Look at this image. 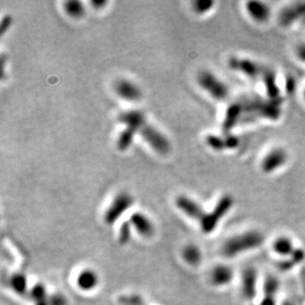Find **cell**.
I'll use <instances>...</instances> for the list:
<instances>
[{"mask_svg":"<svg viewBox=\"0 0 305 305\" xmlns=\"http://www.w3.org/2000/svg\"><path fill=\"white\" fill-rule=\"evenodd\" d=\"M282 115L281 101L263 99L257 96H248L236 100L229 105L222 129L224 134H229L236 125L255 122L259 119L276 121Z\"/></svg>","mask_w":305,"mask_h":305,"instance_id":"6da1fadb","label":"cell"},{"mask_svg":"<svg viewBox=\"0 0 305 305\" xmlns=\"http://www.w3.org/2000/svg\"><path fill=\"white\" fill-rule=\"evenodd\" d=\"M228 66L232 70L241 72L249 78L262 80L269 99L279 100L281 91L276 83V74L273 68L250 59L235 57L229 60Z\"/></svg>","mask_w":305,"mask_h":305,"instance_id":"7a4b0ae2","label":"cell"},{"mask_svg":"<svg viewBox=\"0 0 305 305\" xmlns=\"http://www.w3.org/2000/svg\"><path fill=\"white\" fill-rule=\"evenodd\" d=\"M264 237L257 231H249L228 239L222 247V254L225 257H234L242 252L255 249L263 243Z\"/></svg>","mask_w":305,"mask_h":305,"instance_id":"3957f363","label":"cell"},{"mask_svg":"<svg viewBox=\"0 0 305 305\" xmlns=\"http://www.w3.org/2000/svg\"><path fill=\"white\" fill-rule=\"evenodd\" d=\"M198 82L204 90L208 92L216 100L222 101L225 100L229 96L228 86L209 70H204L199 72Z\"/></svg>","mask_w":305,"mask_h":305,"instance_id":"277c9868","label":"cell"},{"mask_svg":"<svg viewBox=\"0 0 305 305\" xmlns=\"http://www.w3.org/2000/svg\"><path fill=\"white\" fill-rule=\"evenodd\" d=\"M233 206V198L231 196L226 195L218 200L214 211L206 214L202 219L199 221L201 230L205 233H211L216 227L219 220L228 213L229 210Z\"/></svg>","mask_w":305,"mask_h":305,"instance_id":"5b68a950","label":"cell"},{"mask_svg":"<svg viewBox=\"0 0 305 305\" xmlns=\"http://www.w3.org/2000/svg\"><path fill=\"white\" fill-rule=\"evenodd\" d=\"M143 139L159 154H166L170 150V143L159 131L145 122L138 132Z\"/></svg>","mask_w":305,"mask_h":305,"instance_id":"8992f818","label":"cell"},{"mask_svg":"<svg viewBox=\"0 0 305 305\" xmlns=\"http://www.w3.org/2000/svg\"><path fill=\"white\" fill-rule=\"evenodd\" d=\"M278 22L285 28L290 27L296 22L305 25V1L293 2L284 7L279 12Z\"/></svg>","mask_w":305,"mask_h":305,"instance_id":"52a82bcc","label":"cell"},{"mask_svg":"<svg viewBox=\"0 0 305 305\" xmlns=\"http://www.w3.org/2000/svg\"><path fill=\"white\" fill-rule=\"evenodd\" d=\"M289 160V154L286 149L276 147L268 153L262 160L261 168L265 173H273L285 166Z\"/></svg>","mask_w":305,"mask_h":305,"instance_id":"ba28073f","label":"cell"},{"mask_svg":"<svg viewBox=\"0 0 305 305\" xmlns=\"http://www.w3.org/2000/svg\"><path fill=\"white\" fill-rule=\"evenodd\" d=\"M133 204V198L125 193L119 194L105 214V221L108 224H113Z\"/></svg>","mask_w":305,"mask_h":305,"instance_id":"9c48e42d","label":"cell"},{"mask_svg":"<svg viewBox=\"0 0 305 305\" xmlns=\"http://www.w3.org/2000/svg\"><path fill=\"white\" fill-rule=\"evenodd\" d=\"M207 144L215 151H222L224 149H234L239 146L240 139L230 134H225L224 137L210 135L207 138Z\"/></svg>","mask_w":305,"mask_h":305,"instance_id":"30bf717a","label":"cell"},{"mask_svg":"<svg viewBox=\"0 0 305 305\" xmlns=\"http://www.w3.org/2000/svg\"><path fill=\"white\" fill-rule=\"evenodd\" d=\"M176 205L188 216L195 218V219H198L199 221L207 214L202 211V209L198 206L196 201H194L193 199H191L186 196H179L176 199Z\"/></svg>","mask_w":305,"mask_h":305,"instance_id":"8fae6325","label":"cell"},{"mask_svg":"<svg viewBox=\"0 0 305 305\" xmlns=\"http://www.w3.org/2000/svg\"><path fill=\"white\" fill-rule=\"evenodd\" d=\"M118 121L126 124L129 129L134 130L136 133L139 132L143 124L146 122L143 113L138 110L123 112L118 117Z\"/></svg>","mask_w":305,"mask_h":305,"instance_id":"7c38bea8","label":"cell"},{"mask_svg":"<svg viewBox=\"0 0 305 305\" xmlns=\"http://www.w3.org/2000/svg\"><path fill=\"white\" fill-rule=\"evenodd\" d=\"M246 9L252 19L257 22H266L271 16L270 7L261 1H249L246 4Z\"/></svg>","mask_w":305,"mask_h":305,"instance_id":"4fadbf2b","label":"cell"},{"mask_svg":"<svg viewBox=\"0 0 305 305\" xmlns=\"http://www.w3.org/2000/svg\"><path fill=\"white\" fill-rule=\"evenodd\" d=\"M117 94L124 100L136 101L141 97V92L138 86L128 80H120L115 85Z\"/></svg>","mask_w":305,"mask_h":305,"instance_id":"5bb4252c","label":"cell"},{"mask_svg":"<svg viewBox=\"0 0 305 305\" xmlns=\"http://www.w3.org/2000/svg\"><path fill=\"white\" fill-rule=\"evenodd\" d=\"M257 274L254 269H246L242 275V293L246 298L250 299L256 294Z\"/></svg>","mask_w":305,"mask_h":305,"instance_id":"9a60e30c","label":"cell"},{"mask_svg":"<svg viewBox=\"0 0 305 305\" xmlns=\"http://www.w3.org/2000/svg\"><path fill=\"white\" fill-rule=\"evenodd\" d=\"M131 222L136 227L140 235L145 237H150L154 232L152 222L140 213H136L131 216Z\"/></svg>","mask_w":305,"mask_h":305,"instance_id":"2e32d148","label":"cell"},{"mask_svg":"<svg viewBox=\"0 0 305 305\" xmlns=\"http://www.w3.org/2000/svg\"><path fill=\"white\" fill-rule=\"evenodd\" d=\"M233 277V272L231 268L224 265L216 266L211 274L212 283L215 286H224L231 282Z\"/></svg>","mask_w":305,"mask_h":305,"instance_id":"e0dca14e","label":"cell"},{"mask_svg":"<svg viewBox=\"0 0 305 305\" xmlns=\"http://www.w3.org/2000/svg\"><path fill=\"white\" fill-rule=\"evenodd\" d=\"M98 284V276L90 270L83 271L77 277V286L83 290H91Z\"/></svg>","mask_w":305,"mask_h":305,"instance_id":"ac0fdd59","label":"cell"},{"mask_svg":"<svg viewBox=\"0 0 305 305\" xmlns=\"http://www.w3.org/2000/svg\"><path fill=\"white\" fill-rule=\"evenodd\" d=\"M183 257L188 264L196 266L201 260V253L197 246L189 245L184 249Z\"/></svg>","mask_w":305,"mask_h":305,"instance_id":"d6986e66","label":"cell"},{"mask_svg":"<svg viewBox=\"0 0 305 305\" xmlns=\"http://www.w3.org/2000/svg\"><path fill=\"white\" fill-rule=\"evenodd\" d=\"M65 12L73 18H79L84 14V6L82 2L77 1V0H69L64 2L63 4Z\"/></svg>","mask_w":305,"mask_h":305,"instance_id":"ffe728a7","label":"cell"},{"mask_svg":"<svg viewBox=\"0 0 305 305\" xmlns=\"http://www.w3.org/2000/svg\"><path fill=\"white\" fill-rule=\"evenodd\" d=\"M9 286L18 294H25L27 292V278L25 275L16 274L10 277Z\"/></svg>","mask_w":305,"mask_h":305,"instance_id":"44dd1931","label":"cell"},{"mask_svg":"<svg viewBox=\"0 0 305 305\" xmlns=\"http://www.w3.org/2000/svg\"><path fill=\"white\" fill-rule=\"evenodd\" d=\"M135 134H136V132L134 130L126 128L123 132L121 133V135L118 138L117 147L121 151H124L125 149H128L130 147V145L132 144V142H133Z\"/></svg>","mask_w":305,"mask_h":305,"instance_id":"7402d4cb","label":"cell"},{"mask_svg":"<svg viewBox=\"0 0 305 305\" xmlns=\"http://www.w3.org/2000/svg\"><path fill=\"white\" fill-rule=\"evenodd\" d=\"M273 247L275 252L281 255H289L293 250L291 241L287 237H281L276 239L274 242Z\"/></svg>","mask_w":305,"mask_h":305,"instance_id":"603a6c76","label":"cell"},{"mask_svg":"<svg viewBox=\"0 0 305 305\" xmlns=\"http://www.w3.org/2000/svg\"><path fill=\"white\" fill-rule=\"evenodd\" d=\"M214 2L212 0H196L193 2V8L198 14H204L212 9Z\"/></svg>","mask_w":305,"mask_h":305,"instance_id":"cb8c5ba5","label":"cell"},{"mask_svg":"<svg viewBox=\"0 0 305 305\" xmlns=\"http://www.w3.org/2000/svg\"><path fill=\"white\" fill-rule=\"evenodd\" d=\"M277 289H278L277 279L275 278L274 276L267 277V279L265 282V288H264L266 296L274 297L275 292L277 291Z\"/></svg>","mask_w":305,"mask_h":305,"instance_id":"d4e9b609","label":"cell"},{"mask_svg":"<svg viewBox=\"0 0 305 305\" xmlns=\"http://www.w3.org/2000/svg\"><path fill=\"white\" fill-rule=\"evenodd\" d=\"M31 298H33L36 303L39 302V301H43V300H46V289L43 285L41 284H38L36 285L30 292Z\"/></svg>","mask_w":305,"mask_h":305,"instance_id":"484cf974","label":"cell"},{"mask_svg":"<svg viewBox=\"0 0 305 305\" xmlns=\"http://www.w3.org/2000/svg\"><path fill=\"white\" fill-rule=\"evenodd\" d=\"M119 301L122 305H146L142 298L137 294L122 295L119 298Z\"/></svg>","mask_w":305,"mask_h":305,"instance_id":"4316f807","label":"cell"},{"mask_svg":"<svg viewBox=\"0 0 305 305\" xmlns=\"http://www.w3.org/2000/svg\"><path fill=\"white\" fill-rule=\"evenodd\" d=\"M131 238V226L129 222H123L120 228L119 233V241L121 244L126 243Z\"/></svg>","mask_w":305,"mask_h":305,"instance_id":"83f0119b","label":"cell"},{"mask_svg":"<svg viewBox=\"0 0 305 305\" xmlns=\"http://www.w3.org/2000/svg\"><path fill=\"white\" fill-rule=\"evenodd\" d=\"M47 299L49 305H67V299L65 298V296L60 293L54 294Z\"/></svg>","mask_w":305,"mask_h":305,"instance_id":"f1b7e54d","label":"cell"},{"mask_svg":"<svg viewBox=\"0 0 305 305\" xmlns=\"http://www.w3.org/2000/svg\"><path fill=\"white\" fill-rule=\"evenodd\" d=\"M12 24V18L10 15H6L3 17L2 21H1V25H0V33L1 35H3L6 30L11 26Z\"/></svg>","mask_w":305,"mask_h":305,"instance_id":"f546056e","label":"cell"},{"mask_svg":"<svg viewBox=\"0 0 305 305\" xmlns=\"http://www.w3.org/2000/svg\"><path fill=\"white\" fill-rule=\"evenodd\" d=\"M296 56L300 61L305 63V43L297 46V47H296Z\"/></svg>","mask_w":305,"mask_h":305,"instance_id":"4dcf8cb0","label":"cell"},{"mask_svg":"<svg viewBox=\"0 0 305 305\" xmlns=\"http://www.w3.org/2000/svg\"><path fill=\"white\" fill-rule=\"evenodd\" d=\"M106 3H107V1H103V0H93V1H91V4L95 8H100V7L104 6Z\"/></svg>","mask_w":305,"mask_h":305,"instance_id":"1f68e13d","label":"cell"},{"mask_svg":"<svg viewBox=\"0 0 305 305\" xmlns=\"http://www.w3.org/2000/svg\"><path fill=\"white\" fill-rule=\"evenodd\" d=\"M36 305H49L48 304V299L43 300V301H39V302L36 303Z\"/></svg>","mask_w":305,"mask_h":305,"instance_id":"d6a6232c","label":"cell"},{"mask_svg":"<svg viewBox=\"0 0 305 305\" xmlns=\"http://www.w3.org/2000/svg\"><path fill=\"white\" fill-rule=\"evenodd\" d=\"M303 96H304V99H305V89H304V92H303Z\"/></svg>","mask_w":305,"mask_h":305,"instance_id":"836d02e7","label":"cell"}]
</instances>
